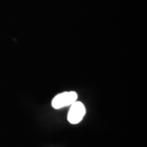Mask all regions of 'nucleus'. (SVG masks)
<instances>
[{"instance_id":"f03ea898","label":"nucleus","mask_w":147,"mask_h":147,"mask_svg":"<svg viewBox=\"0 0 147 147\" xmlns=\"http://www.w3.org/2000/svg\"><path fill=\"white\" fill-rule=\"evenodd\" d=\"M86 114V109L84 105L80 101H75L70 105L68 113V121L72 124H77L81 122Z\"/></svg>"},{"instance_id":"f257e3e1","label":"nucleus","mask_w":147,"mask_h":147,"mask_svg":"<svg viewBox=\"0 0 147 147\" xmlns=\"http://www.w3.org/2000/svg\"><path fill=\"white\" fill-rule=\"evenodd\" d=\"M78 98L75 92H65L57 95L52 100V105L54 109H61L65 106L71 105Z\"/></svg>"}]
</instances>
